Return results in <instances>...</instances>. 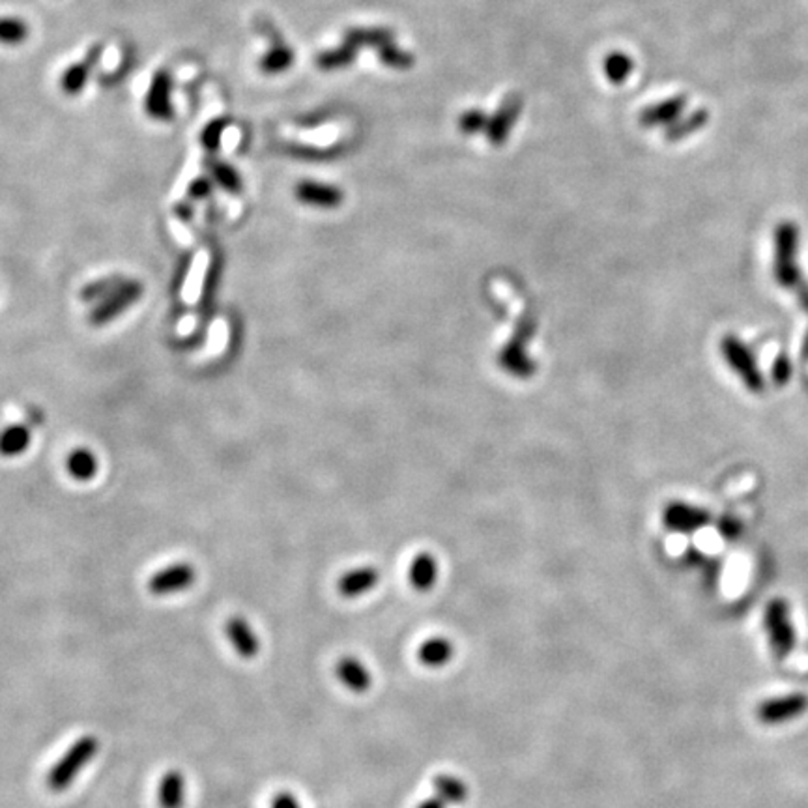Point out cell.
<instances>
[{"label":"cell","instance_id":"30","mask_svg":"<svg viewBox=\"0 0 808 808\" xmlns=\"http://www.w3.org/2000/svg\"><path fill=\"white\" fill-rule=\"evenodd\" d=\"M792 373H794V365H792V359L788 357V354H784V352L777 354V357L773 361V367H771V380L775 382V386L782 388L788 384V382L792 380Z\"/></svg>","mask_w":808,"mask_h":808},{"label":"cell","instance_id":"2","mask_svg":"<svg viewBox=\"0 0 808 808\" xmlns=\"http://www.w3.org/2000/svg\"><path fill=\"white\" fill-rule=\"evenodd\" d=\"M99 741L94 735H82L68 749L47 775V786L53 792H64L73 784L79 773L96 758Z\"/></svg>","mask_w":808,"mask_h":808},{"label":"cell","instance_id":"34","mask_svg":"<svg viewBox=\"0 0 808 808\" xmlns=\"http://www.w3.org/2000/svg\"><path fill=\"white\" fill-rule=\"evenodd\" d=\"M485 125V116L481 113H468L466 116H462L460 120V130L466 133H474Z\"/></svg>","mask_w":808,"mask_h":808},{"label":"cell","instance_id":"27","mask_svg":"<svg viewBox=\"0 0 808 808\" xmlns=\"http://www.w3.org/2000/svg\"><path fill=\"white\" fill-rule=\"evenodd\" d=\"M292 62H294L292 51H290L287 46H278V47L270 49V51L262 56V60H261V70H262L264 73L275 75V73H281V72L288 70V68L292 66Z\"/></svg>","mask_w":808,"mask_h":808},{"label":"cell","instance_id":"25","mask_svg":"<svg viewBox=\"0 0 808 808\" xmlns=\"http://www.w3.org/2000/svg\"><path fill=\"white\" fill-rule=\"evenodd\" d=\"M29 38V27L19 17H0V44L19 46Z\"/></svg>","mask_w":808,"mask_h":808},{"label":"cell","instance_id":"7","mask_svg":"<svg viewBox=\"0 0 808 808\" xmlns=\"http://www.w3.org/2000/svg\"><path fill=\"white\" fill-rule=\"evenodd\" d=\"M195 580L197 572L189 563H173L158 571L156 575L148 580V591L152 595H158V597H163V595H173L189 589Z\"/></svg>","mask_w":808,"mask_h":808},{"label":"cell","instance_id":"33","mask_svg":"<svg viewBox=\"0 0 808 808\" xmlns=\"http://www.w3.org/2000/svg\"><path fill=\"white\" fill-rule=\"evenodd\" d=\"M211 182L210 178H197L189 184L187 187V197L189 201H202L206 197L211 195Z\"/></svg>","mask_w":808,"mask_h":808},{"label":"cell","instance_id":"17","mask_svg":"<svg viewBox=\"0 0 808 808\" xmlns=\"http://www.w3.org/2000/svg\"><path fill=\"white\" fill-rule=\"evenodd\" d=\"M687 107V98L685 96H674L668 98L661 103H655L651 107H648L642 115H640V124L646 127H655V125H672L674 122H677L682 118L683 111Z\"/></svg>","mask_w":808,"mask_h":808},{"label":"cell","instance_id":"32","mask_svg":"<svg viewBox=\"0 0 808 808\" xmlns=\"http://www.w3.org/2000/svg\"><path fill=\"white\" fill-rule=\"evenodd\" d=\"M718 531H720V536L725 537L726 541H737L739 536H741V531H743V526H741V522L735 517L725 515L718 520Z\"/></svg>","mask_w":808,"mask_h":808},{"label":"cell","instance_id":"29","mask_svg":"<svg viewBox=\"0 0 808 808\" xmlns=\"http://www.w3.org/2000/svg\"><path fill=\"white\" fill-rule=\"evenodd\" d=\"M605 70H606V75L610 81L623 82L629 77V73L632 72V60L623 53H614L606 58Z\"/></svg>","mask_w":808,"mask_h":808},{"label":"cell","instance_id":"3","mask_svg":"<svg viewBox=\"0 0 808 808\" xmlns=\"http://www.w3.org/2000/svg\"><path fill=\"white\" fill-rule=\"evenodd\" d=\"M720 352L725 356L728 367L739 376L751 393H763L765 380L758 369L754 354L735 335H725L720 341Z\"/></svg>","mask_w":808,"mask_h":808},{"label":"cell","instance_id":"28","mask_svg":"<svg viewBox=\"0 0 808 808\" xmlns=\"http://www.w3.org/2000/svg\"><path fill=\"white\" fill-rule=\"evenodd\" d=\"M210 173H211V180L219 184L223 189L230 191V193H240L242 191V178L228 163L211 161Z\"/></svg>","mask_w":808,"mask_h":808},{"label":"cell","instance_id":"6","mask_svg":"<svg viewBox=\"0 0 808 808\" xmlns=\"http://www.w3.org/2000/svg\"><path fill=\"white\" fill-rule=\"evenodd\" d=\"M806 709H808V696L803 692H794L761 701L756 709V717L760 722H763V725H780V722L797 718Z\"/></svg>","mask_w":808,"mask_h":808},{"label":"cell","instance_id":"13","mask_svg":"<svg viewBox=\"0 0 808 808\" xmlns=\"http://www.w3.org/2000/svg\"><path fill=\"white\" fill-rule=\"evenodd\" d=\"M225 632L228 636V640L240 657L244 658H254L261 651V638L259 634L254 632V629L251 627V623L242 618V615H234L225 625Z\"/></svg>","mask_w":808,"mask_h":808},{"label":"cell","instance_id":"11","mask_svg":"<svg viewBox=\"0 0 808 808\" xmlns=\"http://www.w3.org/2000/svg\"><path fill=\"white\" fill-rule=\"evenodd\" d=\"M380 584V571L373 565H361L343 572L337 580V591L345 599H357L376 589Z\"/></svg>","mask_w":808,"mask_h":808},{"label":"cell","instance_id":"16","mask_svg":"<svg viewBox=\"0 0 808 808\" xmlns=\"http://www.w3.org/2000/svg\"><path fill=\"white\" fill-rule=\"evenodd\" d=\"M99 55H101V47L96 46V47H92V49L87 53V56H84L81 62L72 64V66H70L66 72H64V75H62V79H60V87H62V90L66 92L68 96L79 94V92L84 89V84L89 82L90 73L94 72L96 64H98V60H99Z\"/></svg>","mask_w":808,"mask_h":808},{"label":"cell","instance_id":"23","mask_svg":"<svg viewBox=\"0 0 808 808\" xmlns=\"http://www.w3.org/2000/svg\"><path fill=\"white\" fill-rule=\"evenodd\" d=\"M66 468L73 479L90 481L98 474V459L90 450L79 448L70 453L66 460Z\"/></svg>","mask_w":808,"mask_h":808},{"label":"cell","instance_id":"10","mask_svg":"<svg viewBox=\"0 0 808 808\" xmlns=\"http://www.w3.org/2000/svg\"><path fill=\"white\" fill-rule=\"evenodd\" d=\"M335 677L348 692L365 694L373 687V674L369 666L356 655H343L335 665Z\"/></svg>","mask_w":808,"mask_h":808},{"label":"cell","instance_id":"1","mask_svg":"<svg viewBox=\"0 0 808 808\" xmlns=\"http://www.w3.org/2000/svg\"><path fill=\"white\" fill-rule=\"evenodd\" d=\"M801 232L795 221L784 219L777 223L773 232V278L778 287L795 292L804 278L799 268Z\"/></svg>","mask_w":808,"mask_h":808},{"label":"cell","instance_id":"21","mask_svg":"<svg viewBox=\"0 0 808 808\" xmlns=\"http://www.w3.org/2000/svg\"><path fill=\"white\" fill-rule=\"evenodd\" d=\"M221 275H223V257H221V253H214V257H211V262L208 266L202 297H201V313L204 316H211V311H214L216 294L219 290Z\"/></svg>","mask_w":808,"mask_h":808},{"label":"cell","instance_id":"5","mask_svg":"<svg viewBox=\"0 0 808 808\" xmlns=\"http://www.w3.org/2000/svg\"><path fill=\"white\" fill-rule=\"evenodd\" d=\"M142 292H144V287L139 281L127 279L125 285L118 292H115L113 296L107 297V300H103L96 305V309L89 316V322L92 326H105V324L113 322L115 318H118L124 311H127L133 304H137L141 300Z\"/></svg>","mask_w":808,"mask_h":808},{"label":"cell","instance_id":"18","mask_svg":"<svg viewBox=\"0 0 808 808\" xmlns=\"http://www.w3.org/2000/svg\"><path fill=\"white\" fill-rule=\"evenodd\" d=\"M434 795L440 797L448 806H457L470 797V786L468 782L453 773H438L433 778Z\"/></svg>","mask_w":808,"mask_h":808},{"label":"cell","instance_id":"37","mask_svg":"<svg viewBox=\"0 0 808 808\" xmlns=\"http://www.w3.org/2000/svg\"><path fill=\"white\" fill-rule=\"evenodd\" d=\"M416 808H448V804H445L440 797H436V795H433V797H427V799H423Z\"/></svg>","mask_w":808,"mask_h":808},{"label":"cell","instance_id":"12","mask_svg":"<svg viewBox=\"0 0 808 808\" xmlns=\"http://www.w3.org/2000/svg\"><path fill=\"white\" fill-rule=\"evenodd\" d=\"M455 657V644L451 638L443 634H433L419 644L417 661L431 670H440L451 665Z\"/></svg>","mask_w":808,"mask_h":808},{"label":"cell","instance_id":"26","mask_svg":"<svg viewBox=\"0 0 808 808\" xmlns=\"http://www.w3.org/2000/svg\"><path fill=\"white\" fill-rule=\"evenodd\" d=\"M127 279L124 278H109V279H101L98 283L87 285L81 292L82 302H103L107 300L109 296H113L115 292H118Z\"/></svg>","mask_w":808,"mask_h":808},{"label":"cell","instance_id":"4","mask_svg":"<svg viewBox=\"0 0 808 808\" xmlns=\"http://www.w3.org/2000/svg\"><path fill=\"white\" fill-rule=\"evenodd\" d=\"M763 625L769 636L773 655L782 661L795 648V629L790 622V606L782 597L773 599L765 608Z\"/></svg>","mask_w":808,"mask_h":808},{"label":"cell","instance_id":"22","mask_svg":"<svg viewBox=\"0 0 808 808\" xmlns=\"http://www.w3.org/2000/svg\"><path fill=\"white\" fill-rule=\"evenodd\" d=\"M709 122V113L706 109H698L694 113H691L685 118H679L677 122H674L672 125H668L666 130V139L668 141H683L687 137H691L692 133L704 130Z\"/></svg>","mask_w":808,"mask_h":808},{"label":"cell","instance_id":"38","mask_svg":"<svg viewBox=\"0 0 808 808\" xmlns=\"http://www.w3.org/2000/svg\"><path fill=\"white\" fill-rule=\"evenodd\" d=\"M191 214H193V210H191L189 204H178V206H176V216H178V218L189 219Z\"/></svg>","mask_w":808,"mask_h":808},{"label":"cell","instance_id":"8","mask_svg":"<svg viewBox=\"0 0 808 808\" xmlns=\"http://www.w3.org/2000/svg\"><path fill=\"white\" fill-rule=\"evenodd\" d=\"M711 515L706 509L685 503V502H670L663 513V522L670 531L677 534H692V531L708 526Z\"/></svg>","mask_w":808,"mask_h":808},{"label":"cell","instance_id":"39","mask_svg":"<svg viewBox=\"0 0 808 808\" xmlns=\"http://www.w3.org/2000/svg\"><path fill=\"white\" fill-rule=\"evenodd\" d=\"M801 357H803L804 361H808V331H806V335H804V341H803V348H801Z\"/></svg>","mask_w":808,"mask_h":808},{"label":"cell","instance_id":"14","mask_svg":"<svg viewBox=\"0 0 808 808\" xmlns=\"http://www.w3.org/2000/svg\"><path fill=\"white\" fill-rule=\"evenodd\" d=\"M296 199L316 208H337L343 202V193L335 185L321 184V182H300L294 189Z\"/></svg>","mask_w":808,"mask_h":808},{"label":"cell","instance_id":"24","mask_svg":"<svg viewBox=\"0 0 808 808\" xmlns=\"http://www.w3.org/2000/svg\"><path fill=\"white\" fill-rule=\"evenodd\" d=\"M519 109H520V99L517 96L511 98V99H507L503 103V107H502V111L498 115V118L494 120L491 132H488V133H491V141L502 142L505 139V133H507L509 127L513 125V120H515Z\"/></svg>","mask_w":808,"mask_h":808},{"label":"cell","instance_id":"9","mask_svg":"<svg viewBox=\"0 0 808 808\" xmlns=\"http://www.w3.org/2000/svg\"><path fill=\"white\" fill-rule=\"evenodd\" d=\"M171 90H173L171 75H168V72H165V70L158 72L150 82V89H148L146 99H144V111L148 116H152L154 120H159V122H168L173 118L175 111H173V101H171Z\"/></svg>","mask_w":808,"mask_h":808},{"label":"cell","instance_id":"35","mask_svg":"<svg viewBox=\"0 0 808 808\" xmlns=\"http://www.w3.org/2000/svg\"><path fill=\"white\" fill-rule=\"evenodd\" d=\"M271 808H302V803L296 799L290 792H281L273 797Z\"/></svg>","mask_w":808,"mask_h":808},{"label":"cell","instance_id":"19","mask_svg":"<svg viewBox=\"0 0 808 808\" xmlns=\"http://www.w3.org/2000/svg\"><path fill=\"white\" fill-rule=\"evenodd\" d=\"M158 801L161 808H182L185 801V778L180 771H167L158 786Z\"/></svg>","mask_w":808,"mask_h":808},{"label":"cell","instance_id":"31","mask_svg":"<svg viewBox=\"0 0 808 808\" xmlns=\"http://www.w3.org/2000/svg\"><path fill=\"white\" fill-rule=\"evenodd\" d=\"M228 125H230V120H228V118H218V120L210 122V124L204 127L201 141H202V144H204L206 150H216V148L219 146L221 135H223V132L227 130Z\"/></svg>","mask_w":808,"mask_h":808},{"label":"cell","instance_id":"36","mask_svg":"<svg viewBox=\"0 0 808 808\" xmlns=\"http://www.w3.org/2000/svg\"><path fill=\"white\" fill-rule=\"evenodd\" d=\"M795 294H797L799 305L803 307L804 313H808V281H804V283L795 290Z\"/></svg>","mask_w":808,"mask_h":808},{"label":"cell","instance_id":"20","mask_svg":"<svg viewBox=\"0 0 808 808\" xmlns=\"http://www.w3.org/2000/svg\"><path fill=\"white\" fill-rule=\"evenodd\" d=\"M32 442L30 429L25 425H10L0 431V457L23 455Z\"/></svg>","mask_w":808,"mask_h":808},{"label":"cell","instance_id":"15","mask_svg":"<svg viewBox=\"0 0 808 808\" xmlns=\"http://www.w3.org/2000/svg\"><path fill=\"white\" fill-rule=\"evenodd\" d=\"M438 575L440 565L436 556L431 554V552H419V554H416L414 560L410 562L408 580L410 586L419 593L431 591L438 582Z\"/></svg>","mask_w":808,"mask_h":808}]
</instances>
